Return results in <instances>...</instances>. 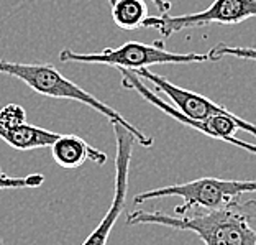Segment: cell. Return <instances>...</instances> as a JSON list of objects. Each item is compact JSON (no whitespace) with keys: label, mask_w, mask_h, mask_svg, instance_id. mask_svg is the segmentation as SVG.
I'll return each mask as SVG.
<instances>
[{"label":"cell","mask_w":256,"mask_h":245,"mask_svg":"<svg viewBox=\"0 0 256 245\" xmlns=\"http://www.w3.org/2000/svg\"><path fill=\"white\" fill-rule=\"evenodd\" d=\"M60 133L46 130L42 127H34L30 124H20V125H4L0 124V138L5 143H8L12 148L28 151V150H38L51 147Z\"/></svg>","instance_id":"9c48e42d"},{"label":"cell","mask_w":256,"mask_h":245,"mask_svg":"<svg viewBox=\"0 0 256 245\" xmlns=\"http://www.w3.org/2000/svg\"><path fill=\"white\" fill-rule=\"evenodd\" d=\"M115 2H117V0H108V4H110V5H114Z\"/></svg>","instance_id":"2e32d148"},{"label":"cell","mask_w":256,"mask_h":245,"mask_svg":"<svg viewBox=\"0 0 256 245\" xmlns=\"http://www.w3.org/2000/svg\"><path fill=\"white\" fill-rule=\"evenodd\" d=\"M256 201L238 199L215 211H190L170 215L161 211H135L126 214V225H161L172 230H190L204 245H256Z\"/></svg>","instance_id":"6da1fadb"},{"label":"cell","mask_w":256,"mask_h":245,"mask_svg":"<svg viewBox=\"0 0 256 245\" xmlns=\"http://www.w3.org/2000/svg\"><path fill=\"white\" fill-rule=\"evenodd\" d=\"M0 245H7V243L4 242V238H2V237H0Z\"/></svg>","instance_id":"9a60e30c"},{"label":"cell","mask_w":256,"mask_h":245,"mask_svg":"<svg viewBox=\"0 0 256 245\" xmlns=\"http://www.w3.org/2000/svg\"><path fill=\"white\" fill-rule=\"evenodd\" d=\"M0 74H7L12 78L20 79L23 84H26L32 91L36 94H42L44 97L51 99H66V101H76L84 106L97 110L98 114L107 117L110 122H118L122 124L133 137L136 138V143H140L144 148H150L153 145V138L146 133H143L140 128L132 125L118 110L110 107L100 99L89 94L80 86L72 83L71 79L64 78L54 66L50 64H30V63H14L7 60H0Z\"/></svg>","instance_id":"7a4b0ae2"},{"label":"cell","mask_w":256,"mask_h":245,"mask_svg":"<svg viewBox=\"0 0 256 245\" xmlns=\"http://www.w3.org/2000/svg\"><path fill=\"white\" fill-rule=\"evenodd\" d=\"M256 192V179L240 181V179H220V178H199L182 184L162 186L158 189H150L135 196L133 202L138 204L158 199V197L178 196L182 197V206L174 209L176 215H184L190 211H215L238 201L243 194Z\"/></svg>","instance_id":"277c9868"},{"label":"cell","mask_w":256,"mask_h":245,"mask_svg":"<svg viewBox=\"0 0 256 245\" xmlns=\"http://www.w3.org/2000/svg\"><path fill=\"white\" fill-rule=\"evenodd\" d=\"M256 17V0H214L210 7L197 14L170 15L162 14L160 17H146L142 28H154L161 37L170 38L171 35L202 28L212 23L217 25H236L248 19Z\"/></svg>","instance_id":"8992f818"},{"label":"cell","mask_w":256,"mask_h":245,"mask_svg":"<svg viewBox=\"0 0 256 245\" xmlns=\"http://www.w3.org/2000/svg\"><path fill=\"white\" fill-rule=\"evenodd\" d=\"M62 63H84V64H104L118 69H136L150 68L154 64H192L207 63L208 55L202 53H174L168 51L164 42L142 43L126 42L118 48H106L98 53H76L74 50H62L60 53Z\"/></svg>","instance_id":"5b68a950"},{"label":"cell","mask_w":256,"mask_h":245,"mask_svg":"<svg viewBox=\"0 0 256 245\" xmlns=\"http://www.w3.org/2000/svg\"><path fill=\"white\" fill-rule=\"evenodd\" d=\"M208 61H218L222 58H238V60L256 61V48H245V46H234L228 43H217L208 51Z\"/></svg>","instance_id":"8fae6325"},{"label":"cell","mask_w":256,"mask_h":245,"mask_svg":"<svg viewBox=\"0 0 256 245\" xmlns=\"http://www.w3.org/2000/svg\"><path fill=\"white\" fill-rule=\"evenodd\" d=\"M26 122L25 109L18 104H8L0 109V124L4 125H20Z\"/></svg>","instance_id":"4fadbf2b"},{"label":"cell","mask_w":256,"mask_h":245,"mask_svg":"<svg viewBox=\"0 0 256 245\" xmlns=\"http://www.w3.org/2000/svg\"><path fill=\"white\" fill-rule=\"evenodd\" d=\"M114 127L115 135V192L108 211L104 219L92 230V234L86 238L82 245H107L112 229L117 224L120 214L126 206V192H128V173H130V161L133 156L136 138L132 135L126 128L118 122H110Z\"/></svg>","instance_id":"52a82bcc"},{"label":"cell","mask_w":256,"mask_h":245,"mask_svg":"<svg viewBox=\"0 0 256 245\" xmlns=\"http://www.w3.org/2000/svg\"><path fill=\"white\" fill-rule=\"evenodd\" d=\"M51 155L54 161L62 168H79L87 160L106 165L107 153L90 147L84 138L78 135H60L56 142L51 145Z\"/></svg>","instance_id":"ba28073f"},{"label":"cell","mask_w":256,"mask_h":245,"mask_svg":"<svg viewBox=\"0 0 256 245\" xmlns=\"http://www.w3.org/2000/svg\"><path fill=\"white\" fill-rule=\"evenodd\" d=\"M148 17V7L144 0H117L112 5V20L122 30L142 28Z\"/></svg>","instance_id":"30bf717a"},{"label":"cell","mask_w":256,"mask_h":245,"mask_svg":"<svg viewBox=\"0 0 256 245\" xmlns=\"http://www.w3.org/2000/svg\"><path fill=\"white\" fill-rule=\"evenodd\" d=\"M154 5H156V9L160 10V14L162 15V14H170V10H171V2L170 0H151Z\"/></svg>","instance_id":"5bb4252c"},{"label":"cell","mask_w":256,"mask_h":245,"mask_svg":"<svg viewBox=\"0 0 256 245\" xmlns=\"http://www.w3.org/2000/svg\"><path fill=\"white\" fill-rule=\"evenodd\" d=\"M118 71L122 74V87H124V89L138 92L144 101L153 104L154 107L162 110V112L170 115L171 119L178 120L179 124L188 125L190 128H194V130L204 133V135L222 140L225 143H232V145H235V147H240L243 150L250 151V153L256 155V125L254 124H250V122L243 120L242 117H238V115L232 112L214 115V117L204 122L190 120L186 117L182 112H179L174 106L168 104L166 101H162V99L156 94L153 89H150L133 71H128V69H118Z\"/></svg>","instance_id":"3957f363"},{"label":"cell","mask_w":256,"mask_h":245,"mask_svg":"<svg viewBox=\"0 0 256 245\" xmlns=\"http://www.w3.org/2000/svg\"><path fill=\"white\" fill-rule=\"evenodd\" d=\"M44 183V176L40 173L28 174V176L15 178L8 176L2 168H0V189H28V188H40Z\"/></svg>","instance_id":"7c38bea8"}]
</instances>
